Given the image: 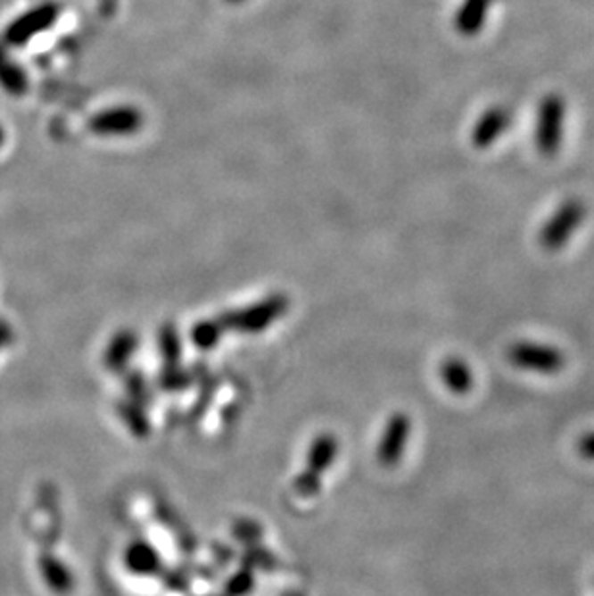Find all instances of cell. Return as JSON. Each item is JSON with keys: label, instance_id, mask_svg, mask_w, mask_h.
<instances>
[{"label": "cell", "instance_id": "1", "mask_svg": "<svg viewBox=\"0 0 594 596\" xmlns=\"http://www.w3.org/2000/svg\"><path fill=\"white\" fill-rule=\"evenodd\" d=\"M506 360L519 371L537 375H557L564 371L565 355L560 348L550 344L521 340L506 350Z\"/></svg>", "mask_w": 594, "mask_h": 596}, {"label": "cell", "instance_id": "2", "mask_svg": "<svg viewBox=\"0 0 594 596\" xmlns=\"http://www.w3.org/2000/svg\"><path fill=\"white\" fill-rule=\"evenodd\" d=\"M565 124V103L560 95H546L537 111L534 143L542 157H554L560 151Z\"/></svg>", "mask_w": 594, "mask_h": 596}, {"label": "cell", "instance_id": "3", "mask_svg": "<svg viewBox=\"0 0 594 596\" xmlns=\"http://www.w3.org/2000/svg\"><path fill=\"white\" fill-rule=\"evenodd\" d=\"M585 205L579 199H569L556 209L539 234V242L546 252H560L585 219Z\"/></svg>", "mask_w": 594, "mask_h": 596}, {"label": "cell", "instance_id": "4", "mask_svg": "<svg viewBox=\"0 0 594 596\" xmlns=\"http://www.w3.org/2000/svg\"><path fill=\"white\" fill-rule=\"evenodd\" d=\"M411 435V421L408 415L398 413L392 417L386 425V431L383 435V440H380V448H378V458L384 465H396L403 451L408 448V440Z\"/></svg>", "mask_w": 594, "mask_h": 596}, {"label": "cell", "instance_id": "5", "mask_svg": "<svg viewBox=\"0 0 594 596\" xmlns=\"http://www.w3.org/2000/svg\"><path fill=\"white\" fill-rule=\"evenodd\" d=\"M507 126H509V111L504 109V106H492V109H489L479 118L477 124L473 128L474 147L479 149L491 147L496 139H500Z\"/></svg>", "mask_w": 594, "mask_h": 596}, {"label": "cell", "instance_id": "6", "mask_svg": "<svg viewBox=\"0 0 594 596\" xmlns=\"http://www.w3.org/2000/svg\"><path fill=\"white\" fill-rule=\"evenodd\" d=\"M441 378L444 386L458 396L469 394L474 386V375L467 361L461 357H448L441 365Z\"/></svg>", "mask_w": 594, "mask_h": 596}, {"label": "cell", "instance_id": "7", "mask_svg": "<svg viewBox=\"0 0 594 596\" xmlns=\"http://www.w3.org/2000/svg\"><path fill=\"white\" fill-rule=\"evenodd\" d=\"M491 3L492 0H463L456 16L458 31L461 35H467V37L477 35L484 26L486 16H489Z\"/></svg>", "mask_w": 594, "mask_h": 596}, {"label": "cell", "instance_id": "8", "mask_svg": "<svg viewBox=\"0 0 594 596\" xmlns=\"http://www.w3.org/2000/svg\"><path fill=\"white\" fill-rule=\"evenodd\" d=\"M577 454L587 461H594V433H585L577 440Z\"/></svg>", "mask_w": 594, "mask_h": 596}]
</instances>
